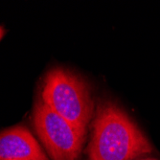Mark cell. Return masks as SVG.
I'll list each match as a JSON object with an SVG mask.
<instances>
[{
  "label": "cell",
  "mask_w": 160,
  "mask_h": 160,
  "mask_svg": "<svg viewBox=\"0 0 160 160\" xmlns=\"http://www.w3.org/2000/svg\"><path fill=\"white\" fill-rule=\"evenodd\" d=\"M152 152V146L128 114L115 102L99 101L86 149L88 160H134Z\"/></svg>",
  "instance_id": "6da1fadb"
},
{
  "label": "cell",
  "mask_w": 160,
  "mask_h": 160,
  "mask_svg": "<svg viewBox=\"0 0 160 160\" xmlns=\"http://www.w3.org/2000/svg\"><path fill=\"white\" fill-rule=\"evenodd\" d=\"M40 99L85 139L96 107L90 87L82 77L61 66L50 69L42 81Z\"/></svg>",
  "instance_id": "7a4b0ae2"
},
{
  "label": "cell",
  "mask_w": 160,
  "mask_h": 160,
  "mask_svg": "<svg viewBox=\"0 0 160 160\" xmlns=\"http://www.w3.org/2000/svg\"><path fill=\"white\" fill-rule=\"evenodd\" d=\"M33 125L52 160H79L85 139L41 99L33 109Z\"/></svg>",
  "instance_id": "3957f363"
},
{
  "label": "cell",
  "mask_w": 160,
  "mask_h": 160,
  "mask_svg": "<svg viewBox=\"0 0 160 160\" xmlns=\"http://www.w3.org/2000/svg\"><path fill=\"white\" fill-rule=\"evenodd\" d=\"M49 160L26 127L16 126L0 132V160Z\"/></svg>",
  "instance_id": "277c9868"
},
{
  "label": "cell",
  "mask_w": 160,
  "mask_h": 160,
  "mask_svg": "<svg viewBox=\"0 0 160 160\" xmlns=\"http://www.w3.org/2000/svg\"><path fill=\"white\" fill-rule=\"evenodd\" d=\"M4 34H5V30H4V28H3L2 26H0V40H1V38H3Z\"/></svg>",
  "instance_id": "5b68a950"
},
{
  "label": "cell",
  "mask_w": 160,
  "mask_h": 160,
  "mask_svg": "<svg viewBox=\"0 0 160 160\" xmlns=\"http://www.w3.org/2000/svg\"><path fill=\"white\" fill-rule=\"evenodd\" d=\"M140 160H157L156 158H144V159H140Z\"/></svg>",
  "instance_id": "8992f818"
},
{
  "label": "cell",
  "mask_w": 160,
  "mask_h": 160,
  "mask_svg": "<svg viewBox=\"0 0 160 160\" xmlns=\"http://www.w3.org/2000/svg\"><path fill=\"white\" fill-rule=\"evenodd\" d=\"M17 160H25V159H17Z\"/></svg>",
  "instance_id": "52a82bcc"
}]
</instances>
